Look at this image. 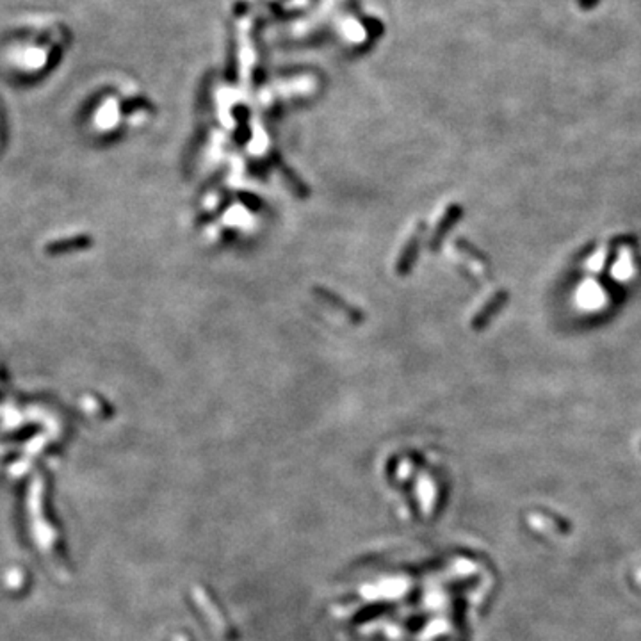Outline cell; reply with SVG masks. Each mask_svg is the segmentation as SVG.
<instances>
[{"instance_id": "obj_1", "label": "cell", "mask_w": 641, "mask_h": 641, "mask_svg": "<svg viewBox=\"0 0 641 641\" xmlns=\"http://www.w3.org/2000/svg\"><path fill=\"white\" fill-rule=\"evenodd\" d=\"M316 294L319 296V298H323V301H326V303H328V305H332V306H335V308L343 310V312L348 313V316H350L353 320L360 319V316H358V310H355L353 306H350V305H348V303H344L343 299H340L339 296L333 294V292L325 291V289H316Z\"/></svg>"}]
</instances>
